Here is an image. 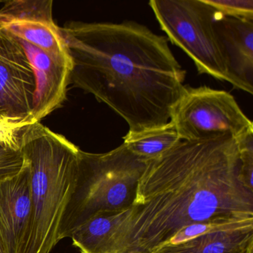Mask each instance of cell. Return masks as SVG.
<instances>
[{
  "instance_id": "obj_12",
  "label": "cell",
  "mask_w": 253,
  "mask_h": 253,
  "mask_svg": "<svg viewBox=\"0 0 253 253\" xmlns=\"http://www.w3.org/2000/svg\"><path fill=\"white\" fill-rule=\"evenodd\" d=\"M131 210L95 213L72 232L74 247L81 253H117L115 237Z\"/></svg>"
},
{
  "instance_id": "obj_7",
  "label": "cell",
  "mask_w": 253,
  "mask_h": 253,
  "mask_svg": "<svg viewBox=\"0 0 253 253\" xmlns=\"http://www.w3.org/2000/svg\"><path fill=\"white\" fill-rule=\"evenodd\" d=\"M35 79L20 41L0 32V115L32 116Z\"/></svg>"
},
{
  "instance_id": "obj_5",
  "label": "cell",
  "mask_w": 253,
  "mask_h": 253,
  "mask_svg": "<svg viewBox=\"0 0 253 253\" xmlns=\"http://www.w3.org/2000/svg\"><path fill=\"white\" fill-rule=\"evenodd\" d=\"M149 5L169 39L193 60L200 74L230 84L213 7L204 0H151Z\"/></svg>"
},
{
  "instance_id": "obj_6",
  "label": "cell",
  "mask_w": 253,
  "mask_h": 253,
  "mask_svg": "<svg viewBox=\"0 0 253 253\" xmlns=\"http://www.w3.org/2000/svg\"><path fill=\"white\" fill-rule=\"evenodd\" d=\"M170 122L181 140H198L222 135L241 138L253 132L252 121L232 94L210 87L185 91L173 108Z\"/></svg>"
},
{
  "instance_id": "obj_19",
  "label": "cell",
  "mask_w": 253,
  "mask_h": 253,
  "mask_svg": "<svg viewBox=\"0 0 253 253\" xmlns=\"http://www.w3.org/2000/svg\"><path fill=\"white\" fill-rule=\"evenodd\" d=\"M0 253H8L1 235H0Z\"/></svg>"
},
{
  "instance_id": "obj_9",
  "label": "cell",
  "mask_w": 253,
  "mask_h": 253,
  "mask_svg": "<svg viewBox=\"0 0 253 253\" xmlns=\"http://www.w3.org/2000/svg\"><path fill=\"white\" fill-rule=\"evenodd\" d=\"M18 41L33 69L35 91L32 115L36 122L41 123L66 100L72 68L55 61L35 45Z\"/></svg>"
},
{
  "instance_id": "obj_11",
  "label": "cell",
  "mask_w": 253,
  "mask_h": 253,
  "mask_svg": "<svg viewBox=\"0 0 253 253\" xmlns=\"http://www.w3.org/2000/svg\"><path fill=\"white\" fill-rule=\"evenodd\" d=\"M152 253H253V223L211 231L180 244H165Z\"/></svg>"
},
{
  "instance_id": "obj_8",
  "label": "cell",
  "mask_w": 253,
  "mask_h": 253,
  "mask_svg": "<svg viewBox=\"0 0 253 253\" xmlns=\"http://www.w3.org/2000/svg\"><path fill=\"white\" fill-rule=\"evenodd\" d=\"M32 216L30 167L27 160L18 174L0 180V235L7 253H20Z\"/></svg>"
},
{
  "instance_id": "obj_16",
  "label": "cell",
  "mask_w": 253,
  "mask_h": 253,
  "mask_svg": "<svg viewBox=\"0 0 253 253\" xmlns=\"http://www.w3.org/2000/svg\"><path fill=\"white\" fill-rule=\"evenodd\" d=\"M0 20L3 23L14 21L37 22L55 25L52 0H11L3 2Z\"/></svg>"
},
{
  "instance_id": "obj_2",
  "label": "cell",
  "mask_w": 253,
  "mask_h": 253,
  "mask_svg": "<svg viewBox=\"0 0 253 253\" xmlns=\"http://www.w3.org/2000/svg\"><path fill=\"white\" fill-rule=\"evenodd\" d=\"M59 29L72 58L74 87L111 108L128 131L168 124L184 93L186 71L167 38L134 21H71Z\"/></svg>"
},
{
  "instance_id": "obj_3",
  "label": "cell",
  "mask_w": 253,
  "mask_h": 253,
  "mask_svg": "<svg viewBox=\"0 0 253 253\" xmlns=\"http://www.w3.org/2000/svg\"><path fill=\"white\" fill-rule=\"evenodd\" d=\"M80 150L41 123L26 130L23 151L30 167L32 216L20 253H50L60 242V222L76 184Z\"/></svg>"
},
{
  "instance_id": "obj_13",
  "label": "cell",
  "mask_w": 253,
  "mask_h": 253,
  "mask_svg": "<svg viewBox=\"0 0 253 253\" xmlns=\"http://www.w3.org/2000/svg\"><path fill=\"white\" fill-rule=\"evenodd\" d=\"M32 116L0 115V180L18 174L27 163L23 154V137Z\"/></svg>"
},
{
  "instance_id": "obj_15",
  "label": "cell",
  "mask_w": 253,
  "mask_h": 253,
  "mask_svg": "<svg viewBox=\"0 0 253 253\" xmlns=\"http://www.w3.org/2000/svg\"><path fill=\"white\" fill-rule=\"evenodd\" d=\"M124 144L134 155L149 161L155 159L181 141L171 122L161 128L128 131Z\"/></svg>"
},
{
  "instance_id": "obj_10",
  "label": "cell",
  "mask_w": 253,
  "mask_h": 253,
  "mask_svg": "<svg viewBox=\"0 0 253 253\" xmlns=\"http://www.w3.org/2000/svg\"><path fill=\"white\" fill-rule=\"evenodd\" d=\"M214 28L224 48L230 84L253 94V20L223 16L216 11Z\"/></svg>"
},
{
  "instance_id": "obj_17",
  "label": "cell",
  "mask_w": 253,
  "mask_h": 253,
  "mask_svg": "<svg viewBox=\"0 0 253 253\" xmlns=\"http://www.w3.org/2000/svg\"><path fill=\"white\" fill-rule=\"evenodd\" d=\"M223 16L253 20V0H204Z\"/></svg>"
},
{
  "instance_id": "obj_20",
  "label": "cell",
  "mask_w": 253,
  "mask_h": 253,
  "mask_svg": "<svg viewBox=\"0 0 253 253\" xmlns=\"http://www.w3.org/2000/svg\"><path fill=\"white\" fill-rule=\"evenodd\" d=\"M3 30V24H2V22L0 20V32H2Z\"/></svg>"
},
{
  "instance_id": "obj_4",
  "label": "cell",
  "mask_w": 253,
  "mask_h": 253,
  "mask_svg": "<svg viewBox=\"0 0 253 253\" xmlns=\"http://www.w3.org/2000/svg\"><path fill=\"white\" fill-rule=\"evenodd\" d=\"M147 164L124 143L106 153L81 149L76 184L60 222L59 241L70 238L98 211L131 209Z\"/></svg>"
},
{
  "instance_id": "obj_14",
  "label": "cell",
  "mask_w": 253,
  "mask_h": 253,
  "mask_svg": "<svg viewBox=\"0 0 253 253\" xmlns=\"http://www.w3.org/2000/svg\"><path fill=\"white\" fill-rule=\"evenodd\" d=\"M3 29L17 39L42 50L55 61L72 68V58L57 25L14 21L3 23Z\"/></svg>"
},
{
  "instance_id": "obj_18",
  "label": "cell",
  "mask_w": 253,
  "mask_h": 253,
  "mask_svg": "<svg viewBox=\"0 0 253 253\" xmlns=\"http://www.w3.org/2000/svg\"><path fill=\"white\" fill-rule=\"evenodd\" d=\"M237 142L241 161V180L248 189L253 191V132L243 136Z\"/></svg>"
},
{
  "instance_id": "obj_1",
  "label": "cell",
  "mask_w": 253,
  "mask_h": 253,
  "mask_svg": "<svg viewBox=\"0 0 253 253\" xmlns=\"http://www.w3.org/2000/svg\"><path fill=\"white\" fill-rule=\"evenodd\" d=\"M230 135L181 140L148 162L117 253H152L182 228L210 220H253V191L243 183Z\"/></svg>"
}]
</instances>
